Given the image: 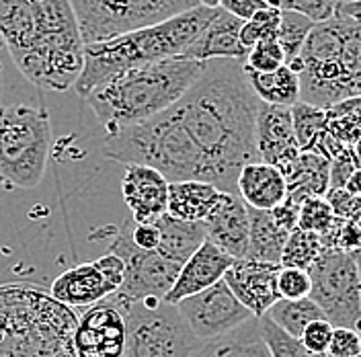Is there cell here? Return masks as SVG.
I'll return each mask as SVG.
<instances>
[{"label":"cell","instance_id":"2","mask_svg":"<svg viewBox=\"0 0 361 357\" xmlns=\"http://www.w3.org/2000/svg\"><path fill=\"white\" fill-rule=\"evenodd\" d=\"M0 40L17 70L37 89H74L85 42L70 0H0Z\"/></svg>","mask_w":361,"mask_h":357},{"label":"cell","instance_id":"30","mask_svg":"<svg viewBox=\"0 0 361 357\" xmlns=\"http://www.w3.org/2000/svg\"><path fill=\"white\" fill-rule=\"evenodd\" d=\"M292 123L295 140L302 150H310L312 144L326 130V109L314 107L310 103L298 101L292 109Z\"/></svg>","mask_w":361,"mask_h":357},{"label":"cell","instance_id":"4","mask_svg":"<svg viewBox=\"0 0 361 357\" xmlns=\"http://www.w3.org/2000/svg\"><path fill=\"white\" fill-rule=\"evenodd\" d=\"M216 13L218 8L200 4L157 25L135 29L107 42L85 45V66L74 90L87 99L90 90L123 70L169 58H180L207 27V23L216 17Z\"/></svg>","mask_w":361,"mask_h":357},{"label":"cell","instance_id":"37","mask_svg":"<svg viewBox=\"0 0 361 357\" xmlns=\"http://www.w3.org/2000/svg\"><path fill=\"white\" fill-rule=\"evenodd\" d=\"M333 331H335V327L326 318H320V320L310 322L304 329V333L300 337V343L312 353H326L331 339H333Z\"/></svg>","mask_w":361,"mask_h":357},{"label":"cell","instance_id":"26","mask_svg":"<svg viewBox=\"0 0 361 357\" xmlns=\"http://www.w3.org/2000/svg\"><path fill=\"white\" fill-rule=\"evenodd\" d=\"M193 357H269V351L259 335V320L252 318L238 331L203 343Z\"/></svg>","mask_w":361,"mask_h":357},{"label":"cell","instance_id":"22","mask_svg":"<svg viewBox=\"0 0 361 357\" xmlns=\"http://www.w3.org/2000/svg\"><path fill=\"white\" fill-rule=\"evenodd\" d=\"M220 189L203 181H179L169 183V201L166 214L183 222H203L216 201Z\"/></svg>","mask_w":361,"mask_h":357},{"label":"cell","instance_id":"5","mask_svg":"<svg viewBox=\"0 0 361 357\" xmlns=\"http://www.w3.org/2000/svg\"><path fill=\"white\" fill-rule=\"evenodd\" d=\"M300 60V101L329 109L361 97V21L337 13L314 25Z\"/></svg>","mask_w":361,"mask_h":357},{"label":"cell","instance_id":"33","mask_svg":"<svg viewBox=\"0 0 361 357\" xmlns=\"http://www.w3.org/2000/svg\"><path fill=\"white\" fill-rule=\"evenodd\" d=\"M335 214L329 205V201L324 198H310V200L300 203V216H298V228L314 232L318 236H322L333 222H335Z\"/></svg>","mask_w":361,"mask_h":357},{"label":"cell","instance_id":"16","mask_svg":"<svg viewBox=\"0 0 361 357\" xmlns=\"http://www.w3.org/2000/svg\"><path fill=\"white\" fill-rule=\"evenodd\" d=\"M121 195L135 224H154L166 214L169 181L144 164H128L121 178Z\"/></svg>","mask_w":361,"mask_h":357},{"label":"cell","instance_id":"40","mask_svg":"<svg viewBox=\"0 0 361 357\" xmlns=\"http://www.w3.org/2000/svg\"><path fill=\"white\" fill-rule=\"evenodd\" d=\"M357 171L355 158L351 155V148L347 146L343 152H338L337 157L331 160V187L329 189H341L347 185V181L351 175Z\"/></svg>","mask_w":361,"mask_h":357},{"label":"cell","instance_id":"49","mask_svg":"<svg viewBox=\"0 0 361 357\" xmlns=\"http://www.w3.org/2000/svg\"><path fill=\"white\" fill-rule=\"evenodd\" d=\"M202 6H207V8H220L222 0H200Z\"/></svg>","mask_w":361,"mask_h":357},{"label":"cell","instance_id":"23","mask_svg":"<svg viewBox=\"0 0 361 357\" xmlns=\"http://www.w3.org/2000/svg\"><path fill=\"white\" fill-rule=\"evenodd\" d=\"M243 72L248 87L261 103L292 109L300 101V76L286 64L273 72H255L243 64Z\"/></svg>","mask_w":361,"mask_h":357},{"label":"cell","instance_id":"38","mask_svg":"<svg viewBox=\"0 0 361 357\" xmlns=\"http://www.w3.org/2000/svg\"><path fill=\"white\" fill-rule=\"evenodd\" d=\"M324 200L329 201L333 214L341 218V220H355L361 216V198L349 193L345 187L341 189H329Z\"/></svg>","mask_w":361,"mask_h":357},{"label":"cell","instance_id":"48","mask_svg":"<svg viewBox=\"0 0 361 357\" xmlns=\"http://www.w3.org/2000/svg\"><path fill=\"white\" fill-rule=\"evenodd\" d=\"M349 148H351V155H353V158H355L357 169H361V140H357L355 144H351Z\"/></svg>","mask_w":361,"mask_h":357},{"label":"cell","instance_id":"18","mask_svg":"<svg viewBox=\"0 0 361 357\" xmlns=\"http://www.w3.org/2000/svg\"><path fill=\"white\" fill-rule=\"evenodd\" d=\"M245 21L228 15L218 8L216 17L207 23V27L195 37V42L185 49L180 58L209 62V60H236L245 62L248 49L240 44V29Z\"/></svg>","mask_w":361,"mask_h":357},{"label":"cell","instance_id":"47","mask_svg":"<svg viewBox=\"0 0 361 357\" xmlns=\"http://www.w3.org/2000/svg\"><path fill=\"white\" fill-rule=\"evenodd\" d=\"M2 52H4V44L0 40V101H2V92H4V64H2ZM2 105V103H0Z\"/></svg>","mask_w":361,"mask_h":357},{"label":"cell","instance_id":"28","mask_svg":"<svg viewBox=\"0 0 361 357\" xmlns=\"http://www.w3.org/2000/svg\"><path fill=\"white\" fill-rule=\"evenodd\" d=\"M322 243L320 236L314 232L302 230V228H293L288 236V243L283 246L281 253V267H293V269H308L318 261V257L322 255Z\"/></svg>","mask_w":361,"mask_h":357},{"label":"cell","instance_id":"45","mask_svg":"<svg viewBox=\"0 0 361 357\" xmlns=\"http://www.w3.org/2000/svg\"><path fill=\"white\" fill-rule=\"evenodd\" d=\"M345 189H347L349 193H353V195L361 198V169H357V171L351 175V178H349V181H347V185H345Z\"/></svg>","mask_w":361,"mask_h":357},{"label":"cell","instance_id":"25","mask_svg":"<svg viewBox=\"0 0 361 357\" xmlns=\"http://www.w3.org/2000/svg\"><path fill=\"white\" fill-rule=\"evenodd\" d=\"M248 220H250V232H248L247 259L279 265L290 232L275 222L271 212L248 207Z\"/></svg>","mask_w":361,"mask_h":357},{"label":"cell","instance_id":"14","mask_svg":"<svg viewBox=\"0 0 361 357\" xmlns=\"http://www.w3.org/2000/svg\"><path fill=\"white\" fill-rule=\"evenodd\" d=\"M279 269L281 265L275 263L240 259L234 261L232 267L226 271L224 284L248 313L255 318H261L269 313L275 302L281 300L277 291Z\"/></svg>","mask_w":361,"mask_h":357},{"label":"cell","instance_id":"55","mask_svg":"<svg viewBox=\"0 0 361 357\" xmlns=\"http://www.w3.org/2000/svg\"><path fill=\"white\" fill-rule=\"evenodd\" d=\"M357 357H361V356H357Z\"/></svg>","mask_w":361,"mask_h":357},{"label":"cell","instance_id":"7","mask_svg":"<svg viewBox=\"0 0 361 357\" xmlns=\"http://www.w3.org/2000/svg\"><path fill=\"white\" fill-rule=\"evenodd\" d=\"M126 318L123 357H193L203 343L191 333L179 308L157 298L128 302L109 296Z\"/></svg>","mask_w":361,"mask_h":357},{"label":"cell","instance_id":"41","mask_svg":"<svg viewBox=\"0 0 361 357\" xmlns=\"http://www.w3.org/2000/svg\"><path fill=\"white\" fill-rule=\"evenodd\" d=\"M130 226V236L132 243L142 250H157L160 243V232L157 224H135L134 220H128Z\"/></svg>","mask_w":361,"mask_h":357},{"label":"cell","instance_id":"50","mask_svg":"<svg viewBox=\"0 0 361 357\" xmlns=\"http://www.w3.org/2000/svg\"><path fill=\"white\" fill-rule=\"evenodd\" d=\"M353 255H355V261H357V269H360V277H361V250L353 253Z\"/></svg>","mask_w":361,"mask_h":357},{"label":"cell","instance_id":"51","mask_svg":"<svg viewBox=\"0 0 361 357\" xmlns=\"http://www.w3.org/2000/svg\"><path fill=\"white\" fill-rule=\"evenodd\" d=\"M353 2H360V0H341V4H353Z\"/></svg>","mask_w":361,"mask_h":357},{"label":"cell","instance_id":"29","mask_svg":"<svg viewBox=\"0 0 361 357\" xmlns=\"http://www.w3.org/2000/svg\"><path fill=\"white\" fill-rule=\"evenodd\" d=\"M314 25L316 23H312L304 15H298L292 11H281V21H279V29H277V44L283 52L286 64L300 58L304 44H306L308 35L312 33Z\"/></svg>","mask_w":361,"mask_h":357},{"label":"cell","instance_id":"17","mask_svg":"<svg viewBox=\"0 0 361 357\" xmlns=\"http://www.w3.org/2000/svg\"><path fill=\"white\" fill-rule=\"evenodd\" d=\"M234 259L230 255H226L224 250H220L218 246L212 243H203L180 267L179 277L173 284L171 291L164 296L162 302L177 306L185 298H191L200 291L207 290L212 286H216L218 282H222L226 271L232 267Z\"/></svg>","mask_w":361,"mask_h":357},{"label":"cell","instance_id":"31","mask_svg":"<svg viewBox=\"0 0 361 357\" xmlns=\"http://www.w3.org/2000/svg\"><path fill=\"white\" fill-rule=\"evenodd\" d=\"M257 320H259V335L269 351V357H326V353L308 351L300 343V339H293L288 333H283L267 316H261Z\"/></svg>","mask_w":361,"mask_h":357},{"label":"cell","instance_id":"46","mask_svg":"<svg viewBox=\"0 0 361 357\" xmlns=\"http://www.w3.org/2000/svg\"><path fill=\"white\" fill-rule=\"evenodd\" d=\"M338 13H341V15H347V17H353V19H360L361 21V0L360 2H353V4H341V6H338Z\"/></svg>","mask_w":361,"mask_h":357},{"label":"cell","instance_id":"53","mask_svg":"<svg viewBox=\"0 0 361 357\" xmlns=\"http://www.w3.org/2000/svg\"><path fill=\"white\" fill-rule=\"evenodd\" d=\"M263 2H267V4H271V6H273V0H263Z\"/></svg>","mask_w":361,"mask_h":357},{"label":"cell","instance_id":"20","mask_svg":"<svg viewBox=\"0 0 361 357\" xmlns=\"http://www.w3.org/2000/svg\"><path fill=\"white\" fill-rule=\"evenodd\" d=\"M236 193L248 207L271 212L288 198V183L279 169L255 160L243 167L236 178Z\"/></svg>","mask_w":361,"mask_h":357},{"label":"cell","instance_id":"34","mask_svg":"<svg viewBox=\"0 0 361 357\" xmlns=\"http://www.w3.org/2000/svg\"><path fill=\"white\" fill-rule=\"evenodd\" d=\"M273 6H277L279 11H292L304 15L318 25L337 15L341 0H273Z\"/></svg>","mask_w":361,"mask_h":357},{"label":"cell","instance_id":"3","mask_svg":"<svg viewBox=\"0 0 361 357\" xmlns=\"http://www.w3.org/2000/svg\"><path fill=\"white\" fill-rule=\"evenodd\" d=\"M207 62L169 58L111 76L85 99L109 134L132 128L171 109L203 76Z\"/></svg>","mask_w":361,"mask_h":357},{"label":"cell","instance_id":"12","mask_svg":"<svg viewBox=\"0 0 361 357\" xmlns=\"http://www.w3.org/2000/svg\"><path fill=\"white\" fill-rule=\"evenodd\" d=\"M76 357H123L126 318L111 298L87 308L72 339Z\"/></svg>","mask_w":361,"mask_h":357},{"label":"cell","instance_id":"1","mask_svg":"<svg viewBox=\"0 0 361 357\" xmlns=\"http://www.w3.org/2000/svg\"><path fill=\"white\" fill-rule=\"evenodd\" d=\"M259 103L243 62L209 60L202 78L169 109L197 158L200 181L236 193L243 167L259 160L255 150Z\"/></svg>","mask_w":361,"mask_h":357},{"label":"cell","instance_id":"13","mask_svg":"<svg viewBox=\"0 0 361 357\" xmlns=\"http://www.w3.org/2000/svg\"><path fill=\"white\" fill-rule=\"evenodd\" d=\"M255 150L261 162L279 169L281 175L292 167L302 148L293 134L290 109L259 103L255 119Z\"/></svg>","mask_w":361,"mask_h":357},{"label":"cell","instance_id":"54","mask_svg":"<svg viewBox=\"0 0 361 357\" xmlns=\"http://www.w3.org/2000/svg\"><path fill=\"white\" fill-rule=\"evenodd\" d=\"M360 343H361V333H360Z\"/></svg>","mask_w":361,"mask_h":357},{"label":"cell","instance_id":"36","mask_svg":"<svg viewBox=\"0 0 361 357\" xmlns=\"http://www.w3.org/2000/svg\"><path fill=\"white\" fill-rule=\"evenodd\" d=\"M312 279L308 271L293 267H281L277 275V291L281 300H302L310 298Z\"/></svg>","mask_w":361,"mask_h":357},{"label":"cell","instance_id":"15","mask_svg":"<svg viewBox=\"0 0 361 357\" xmlns=\"http://www.w3.org/2000/svg\"><path fill=\"white\" fill-rule=\"evenodd\" d=\"M205 241L224 250L234 261L247 259L248 250V205L238 193L222 191L209 216L203 220Z\"/></svg>","mask_w":361,"mask_h":357},{"label":"cell","instance_id":"44","mask_svg":"<svg viewBox=\"0 0 361 357\" xmlns=\"http://www.w3.org/2000/svg\"><path fill=\"white\" fill-rule=\"evenodd\" d=\"M275 222L279 224L283 230L292 232L293 228H298V216H300V203H295L290 198H286L283 203H279L277 207L271 210Z\"/></svg>","mask_w":361,"mask_h":357},{"label":"cell","instance_id":"9","mask_svg":"<svg viewBox=\"0 0 361 357\" xmlns=\"http://www.w3.org/2000/svg\"><path fill=\"white\" fill-rule=\"evenodd\" d=\"M310 300L337 329L361 333V277L353 253L324 248L312 267Z\"/></svg>","mask_w":361,"mask_h":357},{"label":"cell","instance_id":"27","mask_svg":"<svg viewBox=\"0 0 361 357\" xmlns=\"http://www.w3.org/2000/svg\"><path fill=\"white\" fill-rule=\"evenodd\" d=\"M273 325H277L283 333H288L293 339H300L304 329L314 322L324 318L322 310L316 306L310 298H302V300H279L269 308V313L265 314Z\"/></svg>","mask_w":361,"mask_h":357},{"label":"cell","instance_id":"24","mask_svg":"<svg viewBox=\"0 0 361 357\" xmlns=\"http://www.w3.org/2000/svg\"><path fill=\"white\" fill-rule=\"evenodd\" d=\"M154 224L160 232L157 253H160L162 257H166L173 263H179L180 267L205 243L203 222H183V220H175L173 216L164 214Z\"/></svg>","mask_w":361,"mask_h":357},{"label":"cell","instance_id":"21","mask_svg":"<svg viewBox=\"0 0 361 357\" xmlns=\"http://www.w3.org/2000/svg\"><path fill=\"white\" fill-rule=\"evenodd\" d=\"M283 177L288 183V198L295 203L310 198H324L331 187V160L302 150Z\"/></svg>","mask_w":361,"mask_h":357},{"label":"cell","instance_id":"11","mask_svg":"<svg viewBox=\"0 0 361 357\" xmlns=\"http://www.w3.org/2000/svg\"><path fill=\"white\" fill-rule=\"evenodd\" d=\"M177 308L191 333L202 343L230 335L255 318L236 300L224 279L191 298H185L177 304Z\"/></svg>","mask_w":361,"mask_h":357},{"label":"cell","instance_id":"52","mask_svg":"<svg viewBox=\"0 0 361 357\" xmlns=\"http://www.w3.org/2000/svg\"><path fill=\"white\" fill-rule=\"evenodd\" d=\"M355 222H357V228H360V234H361V216H357V218H355Z\"/></svg>","mask_w":361,"mask_h":357},{"label":"cell","instance_id":"32","mask_svg":"<svg viewBox=\"0 0 361 357\" xmlns=\"http://www.w3.org/2000/svg\"><path fill=\"white\" fill-rule=\"evenodd\" d=\"M281 21V11L277 6H267L265 11H259L250 21H247L240 29V44L250 52V47L265 40H277V29Z\"/></svg>","mask_w":361,"mask_h":357},{"label":"cell","instance_id":"8","mask_svg":"<svg viewBox=\"0 0 361 357\" xmlns=\"http://www.w3.org/2000/svg\"><path fill=\"white\" fill-rule=\"evenodd\" d=\"M85 45L107 42L200 6V0H70Z\"/></svg>","mask_w":361,"mask_h":357},{"label":"cell","instance_id":"42","mask_svg":"<svg viewBox=\"0 0 361 357\" xmlns=\"http://www.w3.org/2000/svg\"><path fill=\"white\" fill-rule=\"evenodd\" d=\"M267 6L271 4L263 2V0H222V4H220V8L226 11L228 15L245 23L250 21L259 11H265Z\"/></svg>","mask_w":361,"mask_h":357},{"label":"cell","instance_id":"10","mask_svg":"<svg viewBox=\"0 0 361 357\" xmlns=\"http://www.w3.org/2000/svg\"><path fill=\"white\" fill-rule=\"evenodd\" d=\"M107 250L115 253L126 265L123 284L115 294L128 302H142L148 298L164 300L179 277V263L169 261L157 250H142L132 243L128 222L115 232Z\"/></svg>","mask_w":361,"mask_h":357},{"label":"cell","instance_id":"43","mask_svg":"<svg viewBox=\"0 0 361 357\" xmlns=\"http://www.w3.org/2000/svg\"><path fill=\"white\" fill-rule=\"evenodd\" d=\"M97 263H99V267L103 271V275L107 277V282L115 288V291H119L121 284H123V273H126L123 261H121L115 253H109V250H107L103 257L97 259Z\"/></svg>","mask_w":361,"mask_h":357},{"label":"cell","instance_id":"35","mask_svg":"<svg viewBox=\"0 0 361 357\" xmlns=\"http://www.w3.org/2000/svg\"><path fill=\"white\" fill-rule=\"evenodd\" d=\"M243 64L255 72H273L286 64V58L277 40H265L250 47L247 60Z\"/></svg>","mask_w":361,"mask_h":357},{"label":"cell","instance_id":"39","mask_svg":"<svg viewBox=\"0 0 361 357\" xmlns=\"http://www.w3.org/2000/svg\"><path fill=\"white\" fill-rule=\"evenodd\" d=\"M361 356L360 333L353 329H337L333 331V339L329 345L326 357H357Z\"/></svg>","mask_w":361,"mask_h":357},{"label":"cell","instance_id":"6","mask_svg":"<svg viewBox=\"0 0 361 357\" xmlns=\"http://www.w3.org/2000/svg\"><path fill=\"white\" fill-rule=\"evenodd\" d=\"M51 150L45 107L0 105V189H33L44 181Z\"/></svg>","mask_w":361,"mask_h":357},{"label":"cell","instance_id":"19","mask_svg":"<svg viewBox=\"0 0 361 357\" xmlns=\"http://www.w3.org/2000/svg\"><path fill=\"white\" fill-rule=\"evenodd\" d=\"M51 296L56 302L74 308H90L115 294L97 261L82 263L58 275L51 284Z\"/></svg>","mask_w":361,"mask_h":357}]
</instances>
